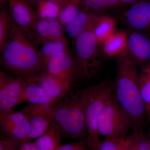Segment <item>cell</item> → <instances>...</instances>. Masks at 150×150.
Masks as SVG:
<instances>
[{"mask_svg": "<svg viewBox=\"0 0 150 150\" xmlns=\"http://www.w3.org/2000/svg\"><path fill=\"white\" fill-rule=\"evenodd\" d=\"M1 54V64L5 71L25 80L44 70L40 51L35 48L27 33L12 21L7 42Z\"/></svg>", "mask_w": 150, "mask_h": 150, "instance_id": "cell-1", "label": "cell"}, {"mask_svg": "<svg viewBox=\"0 0 150 150\" xmlns=\"http://www.w3.org/2000/svg\"><path fill=\"white\" fill-rule=\"evenodd\" d=\"M117 74L113 84L114 97L131 118L133 131L143 130L146 111L140 91L137 65L127 51L116 60Z\"/></svg>", "mask_w": 150, "mask_h": 150, "instance_id": "cell-2", "label": "cell"}, {"mask_svg": "<svg viewBox=\"0 0 150 150\" xmlns=\"http://www.w3.org/2000/svg\"><path fill=\"white\" fill-rule=\"evenodd\" d=\"M87 87L67 94L59 102L55 113L58 124L66 132V137L79 139L87 134L86 110L88 100Z\"/></svg>", "mask_w": 150, "mask_h": 150, "instance_id": "cell-3", "label": "cell"}, {"mask_svg": "<svg viewBox=\"0 0 150 150\" xmlns=\"http://www.w3.org/2000/svg\"><path fill=\"white\" fill-rule=\"evenodd\" d=\"M113 84L103 81L87 87L88 97L86 110L88 144L91 150H97L100 140L98 130V118L105 103L112 94Z\"/></svg>", "mask_w": 150, "mask_h": 150, "instance_id": "cell-4", "label": "cell"}, {"mask_svg": "<svg viewBox=\"0 0 150 150\" xmlns=\"http://www.w3.org/2000/svg\"><path fill=\"white\" fill-rule=\"evenodd\" d=\"M98 130L104 138H125L133 131L132 121L111 95L105 104L98 118Z\"/></svg>", "mask_w": 150, "mask_h": 150, "instance_id": "cell-5", "label": "cell"}, {"mask_svg": "<svg viewBox=\"0 0 150 150\" xmlns=\"http://www.w3.org/2000/svg\"><path fill=\"white\" fill-rule=\"evenodd\" d=\"M93 21L75 39L76 60L82 77L85 79L94 76L102 65L100 43L97 40L93 30Z\"/></svg>", "mask_w": 150, "mask_h": 150, "instance_id": "cell-6", "label": "cell"}, {"mask_svg": "<svg viewBox=\"0 0 150 150\" xmlns=\"http://www.w3.org/2000/svg\"><path fill=\"white\" fill-rule=\"evenodd\" d=\"M58 103L30 104L21 110L27 117L30 126L28 141L37 139L48 129L54 121Z\"/></svg>", "mask_w": 150, "mask_h": 150, "instance_id": "cell-7", "label": "cell"}, {"mask_svg": "<svg viewBox=\"0 0 150 150\" xmlns=\"http://www.w3.org/2000/svg\"><path fill=\"white\" fill-rule=\"evenodd\" d=\"M44 70L71 86L78 76L82 78L76 61L67 51L57 53L50 58L45 63Z\"/></svg>", "mask_w": 150, "mask_h": 150, "instance_id": "cell-8", "label": "cell"}, {"mask_svg": "<svg viewBox=\"0 0 150 150\" xmlns=\"http://www.w3.org/2000/svg\"><path fill=\"white\" fill-rule=\"evenodd\" d=\"M0 128L2 136L25 141H28L30 132L26 115L13 109L0 112Z\"/></svg>", "mask_w": 150, "mask_h": 150, "instance_id": "cell-9", "label": "cell"}, {"mask_svg": "<svg viewBox=\"0 0 150 150\" xmlns=\"http://www.w3.org/2000/svg\"><path fill=\"white\" fill-rule=\"evenodd\" d=\"M26 84L24 79L0 71V112L13 109L18 105Z\"/></svg>", "mask_w": 150, "mask_h": 150, "instance_id": "cell-10", "label": "cell"}, {"mask_svg": "<svg viewBox=\"0 0 150 150\" xmlns=\"http://www.w3.org/2000/svg\"><path fill=\"white\" fill-rule=\"evenodd\" d=\"M127 53L136 65L146 64L150 62V34L133 31L128 36Z\"/></svg>", "mask_w": 150, "mask_h": 150, "instance_id": "cell-11", "label": "cell"}, {"mask_svg": "<svg viewBox=\"0 0 150 150\" xmlns=\"http://www.w3.org/2000/svg\"><path fill=\"white\" fill-rule=\"evenodd\" d=\"M8 2L13 22L28 35L37 19L32 5L25 0H9Z\"/></svg>", "mask_w": 150, "mask_h": 150, "instance_id": "cell-12", "label": "cell"}, {"mask_svg": "<svg viewBox=\"0 0 150 150\" xmlns=\"http://www.w3.org/2000/svg\"><path fill=\"white\" fill-rule=\"evenodd\" d=\"M124 16L129 27L150 34V0H140L129 7Z\"/></svg>", "mask_w": 150, "mask_h": 150, "instance_id": "cell-13", "label": "cell"}, {"mask_svg": "<svg viewBox=\"0 0 150 150\" xmlns=\"http://www.w3.org/2000/svg\"><path fill=\"white\" fill-rule=\"evenodd\" d=\"M40 86L47 95L56 101L62 99L69 92L71 86L60 78L43 70L34 77L26 80Z\"/></svg>", "mask_w": 150, "mask_h": 150, "instance_id": "cell-14", "label": "cell"}, {"mask_svg": "<svg viewBox=\"0 0 150 150\" xmlns=\"http://www.w3.org/2000/svg\"><path fill=\"white\" fill-rule=\"evenodd\" d=\"M58 102L48 96L43 89L33 82H27L19 99L18 104H53Z\"/></svg>", "mask_w": 150, "mask_h": 150, "instance_id": "cell-15", "label": "cell"}, {"mask_svg": "<svg viewBox=\"0 0 150 150\" xmlns=\"http://www.w3.org/2000/svg\"><path fill=\"white\" fill-rule=\"evenodd\" d=\"M127 42L126 33L115 32L102 43L103 51L109 57L119 56L127 51Z\"/></svg>", "mask_w": 150, "mask_h": 150, "instance_id": "cell-16", "label": "cell"}, {"mask_svg": "<svg viewBox=\"0 0 150 150\" xmlns=\"http://www.w3.org/2000/svg\"><path fill=\"white\" fill-rule=\"evenodd\" d=\"M62 136L60 129L54 121L48 129L34 142L40 150H57L61 145Z\"/></svg>", "mask_w": 150, "mask_h": 150, "instance_id": "cell-17", "label": "cell"}, {"mask_svg": "<svg viewBox=\"0 0 150 150\" xmlns=\"http://www.w3.org/2000/svg\"><path fill=\"white\" fill-rule=\"evenodd\" d=\"M115 22L111 17L96 15L93 30L98 43H102L115 32Z\"/></svg>", "mask_w": 150, "mask_h": 150, "instance_id": "cell-18", "label": "cell"}, {"mask_svg": "<svg viewBox=\"0 0 150 150\" xmlns=\"http://www.w3.org/2000/svg\"><path fill=\"white\" fill-rule=\"evenodd\" d=\"M95 15L85 10L81 11L77 16L65 26L67 35L76 39L92 23Z\"/></svg>", "mask_w": 150, "mask_h": 150, "instance_id": "cell-19", "label": "cell"}, {"mask_svg": "<svg viewBox=\"0 0 150 150\" xmlns=\"http://www.w3.org/2000/svg\"><path fill=\"white\" fill-rule=\"evenodd\" d=\"M140 91L146 111V119L150 121V62L143 66L139 77Z\"/></svg>", "mask_w": 150, "mask_h": 150, "instance_id": "cell-20", "label": "cell"}, {"mask_svg": "<svg viewBox=\"0 0 150 150\" xmlns=\"http://www.w3.org/2000/svg\"><path fill=\"white\" fill-rule=\"evenodd\" d=\"M61 7L52 0H41L37 5V18L50 20L59 18Z\"/></svg>", "mask_w": 150, "mask_h": 150, "instance_id": "cell-21", "label": "cell"}, {"mask_svg": "<svg viewBox=\"0 0 150 150\" xmlns=\"http://www.w3.org/2000/svg\"><path fill=\"white\" fill-rule=\"evenodd\" d=\"M82 0H67L61 6L59 21L63 25H67L80 12V6Z\"/></svg>", "mask_w": 150, "mask_h": 150, "instance_id": "cell-22", "label": "cell"}, {"mask_svg": "<svg viewBox=\"0 0 150 150\" xmlns=\"http://www.w3.org/2000/svg\"><path fill=\"white\" fill-rule=\"evenodd\" d=\"M125 150H150L146 136L143 130L133 131L125 138Z\"/></svg>", "mask_w": 150, "mask_h": 150, "instance_id": "cell-23", "label": "cell"}, {"mask_svg": "<svg viewBox=\"0 0 150 150\" xmlns=\"http://www.w3.org/2000/svg\"><path fill=\"white\" fill-rule=\"evenodd\" d=\"M67 41L50 40L43 43L40 52L44 64L57 53L67 51Z\"/></svg>", "mask_w": 150, "mask_h": 150, "instance_id": "cell-24", "label": "cell"}, {"mask_svg": "<svg viewBox=\"0 0 150 150\" xmlns=\"http://www.w3.org/2000/svg\"><path fill=\"white\" fill-rule=\"evenodd\" d=\"M11 23L10 12L5 8H2L0 11V51L7 42Z\"/></svg>", "mask_w": 150, "mask_h": 150, "instance_id": "cell-25", "label": "cell"}, {"mask_svg": "<svg viewBox=\"0 0 150 150\" xmlns=\"http://www.w3.org/2000/svg\"><path fill=\"white\" fill-rule=\"evenodd\" d=\"M85 11H100L120 6L119 0H82Z\"/></svg>", "mask_w": 150, "mask_h": 150, "instance_id": "cell-26", "label": "cell"}, {"mask_svg": "<svg viewBox=\"0 0 150 150\" xmlns=\"http://www.w3.org/2000/svg\"><path fill=\"white\" fill-rule=\"evenodd\" d=\"M32 31L34 32L38 41L42 44L49 40L50 26L49 21L37 18Z\"/></svg>", "mask_w": 150, "mask_h": 150, "instance_id": "cell-27", "label": "cell"}, {"mask_svg": "<svg viewBox=\"0 0 150 150\" xmlns=\"http://www.w3.org/2000/svg\"><path fill=\"white\" fill-rule=\"evenodd\" d=\"M125 138H104L100 140L97 150H125Z\"/></svg>", "mask_w": 150, "mask_h": 150, "instance_id": "cell-28", "label": "cell"}, {"mask_svg": "<svg viewBox=\"0 0 150 150\" xmlns=\"http://www.w3.org/2000/svg\"><path fill=\"white\" fill-rule=\"evenodd\" d=\"M25 140L1 136L0 150H20Z\"/></svg>", "mask_w": 150, "mask_h": 150, "instance_id": "cell-29", "label": "cell"}, {"mask_svg": "<svg viewBox=\"0 0 150 150\" xmlns=\"http://www.w3.org/2000/svg\"><path fill=\"white\" fill-rule=\"evenodd\" d=\"M49 21L50 26V40H64L67 41L64 35L62 24L57 20H50Z\"/></svg>", "mask_w": 150, "mask_h": 150, "instance_id": "cell-30", "label": "cell"}, {"mask_svg": "<svg viewBox=\"0 0 150 150\" xmlns=\"http://www.w3.org/2000/svg\"><path fill=\"white\" fill-rule=\"evenodd\" d=\"M20 150H40L35 144V142L25 141Z\"/></svg>", "mask_w": 150, "mask_h": 150, "instance_id": "cell-31", "label": "cell"}, {"mask_svg": "<svg viewBox=\"0 0 150 150\" xmlns=\"http://www.w3.org/2000/svg\"><path fill=\"white\" fill-rule=\"evenodd\" d=\"M80 142L69 143L64 145H60L57 150H75L80 144Z\"/></svg>", "mask_w": 150, "mask_h": 150, "instance_id": "cell-32", "label": "cell"}, {"mask_svg": "<svg viewBox=\"0 0 150 150\" xmlns=\"http://www.w3.org/2000/svg\"><path fill=\"white\" fill-rule=\"evenodd\" d=\"M140 1V0H119L121 6H127L129 7Z\"/></svg>", "mask_w": 150, "mask_h": 150, "instance_id": "cell-33", "label": "cell"}, {"mask_svg": "<svg viewBox=\"0 0 150 150\" xmlns=\"http://www.w3.org/2000/svg\"><path fill=\"white\" fill-rule=\"evenodd\" d=\"M75 150H91L89 147L87 140L81 141L80 144Z\"/></svg>", "mask_w": 150, "mask_h": 150, "instance_id": "cell-34", "label": "cell"}, {"mask_svg": "<svg viewBox=\"0 0 150 150\" xmlns=\"http://www.w3.org/2000/svg\"><path fill=\"white\" fill-rule=\"evenodd\" d=\"M28 2L29 3L30 5H37L41 0H25Z\"/></svg>", "mask_w": 150, "mask_h": 150, "instance_id": "cell-35", "label": "cell"}, {"mask_svg": "<svg viewBox=\"0 0 150 150\" xmlns=\"http://www.w3.org/2000/svg\"><path fill=\"white\" fill-rule=\"evenodd\" d=\"M55 2L59 4L60 6L62 5L65 2L67 1V0H52Z\"/></svg>", "mask_w": 150, "mask_h": 150, "instance_id": "cell-36", "label": "cell"}, {"mask_svg": "<svg viewBox=\"0 0 150 150\" xmlns=\"http://www.w3.org/2000/svg\"><path fill=\"white\" fill-rule=\"evenodd\" d=\"M9 0H0V6L3 7L6 2L8 1Z\"/></svg>", "mask_w": 150, "mask_h": 150, "instance_id": "cell-37", "label": "cell"}, {"mask_svg": "<svg viewBox=\"0 0 150 150\" xmlns=\"http://www.w3.org/2000/svg\"><path fill=\"white\" fill-rule=\"evenodd\" d=\"M146 136L147 139L148 143H149V145L150 147V129L149 133H148L147 136Z\"/></svg>", "mask_w": 150, "mask_h": 150, "instance_id": "cell-38", "label": "cell"}]
</instances>
